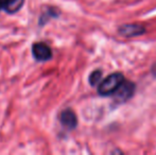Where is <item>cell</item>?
<instances>
[{"instance_id": "1", "label": "cell", "mask_w": 156, "mask_h": 155, "mask_svg": "<svg viewBox=\"0 0 156 155\" xmlns=\"http://www.w3.org/2000/svg\"><path fill=\"white\" fill-rule=\"evenodd\" d=\"M124 78L121 73L115 72L109 75L108 77H106L102 82L100 83L98 87V93L101 96H109L113 95L118 88H119L120 85L123 83Z\"/></svg>"}, {"instance_id": "2", "label": "cell", "mask_w": 156, "mask_h": 155, "mask_svg": "<svg viewBox=\"0 0 156 155\" xmlns=\"http://www.w3.org/2000/svg\"><path fill=\"white\" fill-rule=\"evenodd\" d=\"M134 91H135V85L132 82H125L123 81L119 88L113 93L115 96V99L118 102H125L133 96Z\"/></svg>"}, {"instance_id": "3", "label": "cell", "mask_w": 156, "mask_h": 155, "mask_svg": "<svg viewBox=\"0 0 156 155\" xmlns=\"http://www.w3.org/2000/svg\"><path fill=\"white\" fill-rule=\"evenodd\" d=\"M33 56L39 62H46L52 58V52L50 47L44 43H35L32 46Z\"/></svg>"}, {"instance_id": "4", "label": "cell", "mask_w": 156, "mask_h": 155, "mask_svg": "<svg viewBox=\"0 0 156 155\" xmlns=\"http://www.w3.org/2000/svg\"><path fill=\"white\" fill-rule=\"evenodd\" d=\"M146 32L142 26L135 25V23H129V25H123L119 28V33L125 37H134V36L141 35Z\"/></svg>"}, {"instance_id": "5", "label": "cell", "mask_w": 156, "mask_h": 155, "mask_svg": "<svg viewBox=\"0 0 156 155\" xmlns=\"http://www.w3.org/2000/svg\"><path fill=\"white\" fill-rule=\"evenodd\" d=\"M61 123L65 126L68 130H73L74 128L78 124V119H76V116L71 110H65L62 112L61 114Z\"/></svg>"}, {"instance_id": "6", "label": "cell", "mask_w": 156, "mask_h": 155, "mask_svg": "<svg viewBox=\"0 0 156 155\" xmlns=\"http://www.w3.org/2000/svg\"><path fill=\"white\" fill-rule=\"evenodd\" d=\"M25 0H3V9L10 14L16 13L23 8Z\"/></svg>"}, {"instance_id": "7", "label": "cell", "mask_w": 156, "mask_h": 155, "mask_svg": "<svg viewBox=\"0 0 156 155\" xmlns=\"http://www.w3.org/2000/svg\"><path fill=\"white\" fill-rule=\"evenodd\" d=\"M101 79H102V71L94 70L90 73V76H89V83H90V85L94 86V85H97L100 82Z\"/></svg>"}, {"instance_id": "8", "label": "cell", "mask_w": 156, "mask_h": 155, "mask_svg": "<svg viewBox=\"0 0 156 155\" xmlns=\"http://www.w3.org/2000/svg\"><path fill=\"white\" fill-rule=\"evenodd\" d=\"M3 8V0H0V9Z\"/></svg>"}]
</instances>
